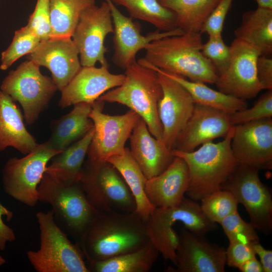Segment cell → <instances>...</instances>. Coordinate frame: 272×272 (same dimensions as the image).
Listing matches in <instances>:
<instances>
[{"label": "cell", "instance_id": "obj_1", "mask_svg": "<svg viewBox=\"0 0 272 272\" xmlns=\"http://www.w3.org/2000/svg\"><path fill=\"white\" fill-rule=\"evenodd\" d=\"M150 241L147 221L135 211L106 212L98 213L78 245L89 262L136 250Z\"/></svg>", "mask_w": 272, "mask_h": 272}, {"label": "cell", "instance_id": "obj_2", "mask_svg": "<svg viewBox=\"0 0 272 272\" xmlns=\"http://www.w3.org/2000/svg\"><path fill=\"white\" fill-rule=\"evenodd\" d=\"M202 44L200 33L167 36L150 43L143 58L160 70L190 81L216 84L218 74L202 54Z\"/></svg>", "mask_w": 272, "mask_h": 272}, {"label": "cell", "instance_id": "obj_3", "mask_svg": "<svg viewBox=\"0 0 272 272\" xmlns=\"http://www.w3.org/2000/svg\"><path fill=\"white\" fill-rule=\"evenodd\" d=\"M234 126L218 143H205L197 150L190 152L173 149L175 157L186 162L189 172V184L186 194L194 200L220 189L239 164L232 152L231 142Z\"/></svg>", "mask_w": 272, "mask_h": 272}, {"label": "cell", "instance_id": "obj_4", "mask_svg": "<svg viewBox=\"0 0 272 272\" xmlns=\"http://www.w3.org/2000/svg\"><path fill=\"white\" fill-rule=\"evenodd\" d=\"M125 71V77L122 84L108 91L98 99L126 106L145 121L153 136L162 141L163 128L158 104L163 91L157 72L138 61Z\"/></svg>", "mask_w": 272, "mask_h": 272}, {"label": "cell", "instance_id": "obj_5", "mask_svg": "<svg viewBox=\"0 0 272 272\" xmlns=\"http://www.w3.org/2000/svg\"><path fill=\"white\" fill-rule=\"evenodd\" d=\"M38 199L51 206L56 223L77 244L99 213L88 201L80 182L61 183L46 173L38 187Z\"/></svg>", "mask_w": 272, "mask_h": 272}, {"label": "cell", "instance_id": "obj_6", "mask_svg": "<svg viewBox=\"0 0 272 272\" xmlns=\"http://www.w3.org/2000/svg\"><path fill=\"white\" fill-rule=\"evenodd\" d=\"M40 231V247L27 252V258L37 272H90L84 255L77 244L55 222L52 210L36 214Z\"/></svg>", "mask_w": 272, "mask_h": 272}, {"label": "cell", "instance_id": "obj_7", "mask_svg": "<svg viewBox=\"0 0 272 272\" xmlns=\"http://www.w3.org/2000/svg\"><path fill=\"white\" fill-rule=\"evenodd\" d=\"M90 205L99 213L133 212L134 197L117 169L108 161L88 159L80 181Z\"/></svg>", "mask_w": 272, "mask_h": 272}, {"label": "cell", "instance_id": "obj_8", "mask_svg": "<svg viewBox=\"0 0 272 272\" xmlns=\"http://www.w3.org/2000/svg\"><path fill=\"white\" fill-rule=\"evenodd\" d=\"M0 88L21 104L29 125L37 120L58 90L52 79L42 75L40 66L30 60L9 72Z\"/></svg>", "mask_w": 272, "mask_h": 272}, {"label": "cell", "instance_id": "obj_9", "mask_svg": "<svg viewBox=\"0 0 272 272\" xmlns=\"http://www.w3.org/2000/svg\"><path fill=\"white\" fill-rule=\"evenodd\" d=\"M51 148L47 142L21 158L13 157L3 170V183L5 192L18 201L35 207L38 199V187L47 164L61 152Z\"/></svg>", "mask_w": 272, "mask_h": 272}, {"label": "cell", "instance_id": "obj_10", "mask_svg": "<svg viewBox=\"0 0 272 272\" xmlns=\"http://www.w3.org/2000/svg\"><path fill=\"white\" fill-rule=\"evenodd\" d=\"M255 168L239 164L220 189L230 191L247 212L255 229L268 235L272 231V196Z\"/></svg>", "mask_w": 272, "mask_h": 272}, {"label": "cell", "instance_id": "obj_11", "mask_svg": "<svg viewBox=\"0 0 272 272\" xmlns=\"http://www.w3.org/2000/svg\"><path fill=\"white\" fill-rule=\"evenodd\" d=\"M104 103L96 100L92 104L89 114L94 131L87 155L88 159L94 161H107L111 157L123 155L125 144L141 117L130 109L121 115L104 113Z\"/></svg>", "mask_w": 272, "mask_h": 272}, {"label": "cell", "instance_id": "obj_12", "mask_svg": "<svg viewBox=\"0 0 272 272\" xmlns=\"http://www.w3.org/2000/svg\"><path fill=\"white\" fill-rule=\"evenodd\" d=\"M113 32L110 8L105 0L99 6H91L82 12L72 37L82 66H95L97 62L109 66L104 43L106 37Z\"/></svg>", "mask_w": 272, "mask_h": 272}, {"label": "cell", "instance_id": "obj_13", "mask_svg": "<svg viewBox=\"0 0 272 272\" xmlns=\"http://www.w3.org/2000/svg\"><path fill=\"white\" fill-rule=\"evenodd\" d=\"M230 47L229 64L218 75L215 84L219 91L225 94L245 100L254 98L263 90L256 69L261 54L254 47L236 38Z\"/></svg>", "mask_w": 272, "mask_h": 272}, {"label": "cell", "instance_id": "obj_14", "mask_svg": "<svg viewBox=\"0 0 272 272\" xmlns=\"http://www.w3.org/2000/svg\"><path fill=\"white\" fill-rule=\"evenodd\" d=\"M138 62L158 73L163 95L158 104V113L163 128L162 141L173 149L176 140L190 117L195 103L181 84L164 74L143 58Z\"/></svg>", "mask_w": 272, "mask_h": 272}, {"label": "cell", "instance_id": "obj_15", "mask_svg": "<svg viewBox=\"0 0 272 272\" xmlns=\"http://www.w3.org/2000/svg\"><path fill=\"white\" fill-rule=\"evenodd\" d=\"M181 222L191 232L201 236L218 227L204 215L197 201L184 197L177 206L171 208H155L147 220L148 234L153 243L166 241L176 235L173 226Z\"/></svg>", "mask_w": 272, "mask_h": 272}, {"label": "cell", "instance_id": "obj_16", "mask_svg": "<svg viewBox=\"0 0 272 272\" xmlns=\"http://www.w3.org/2000/svg\"><path fill=\"white\" fill-rule=\"evenodd\" d=\"M231 147L239 164L258 170L271 169V118L234 125Z\"/></svg>", "mask_w": 272, "mask_h": 272}, {"label": "cell", "instance_id": "obj_17", "mask_svg": "<svg viewBox=\"0 0 272 272\" xmlns=\"http://www.w3.org/2000/svg\"><path fill=\"white\" fill-rule=\"evenodd\" d=\"M108 4L112 19L114 53L112 61L120 68L125 70L136 62L138 52L145 49L151 42L165 37L179 35L184 32L179 28L168 31H157L144 36L140 27L131 18L124 15L111 0H105Z\"/></svg>", "mask_w": 272, "mask_h": 272}, {"label": "cell", "instance_id": "obj_18", "mask_svg": "<svg viewBox=\"0 0 272 272\" xmlns=\"http://www.w3.org/2000/svg\"><path fill=\"white\" fill-rule=\"evenodd\" d=\"M176 272H225L226 249L210 242L205 236L194 234L184 226L180 229Z\"/></svg>", "mask_w": 272, "mask_h": 272}, {"label": "cell", "instance_id": "obj_19", "mask_svg": "<svg viewBox=\"0 0 272 272\" xmlns=\"http://www.w3.org/2000/svg\"><path fill=\"white\" fill-rule=\"evenodd\" d=\"M233 126L229 114L195 103L192 114L179 133L173 149L192 152L205 143L225 137Z\"/></svg>", "mask_w": 272, "mask_h": 272}, {"label": "cell", "instance_id": "obj_20", "mask_svg": "<svg viewBox=\"0 0 272 272\" xmlns=\"http://www.w3.org/2000/svg\"><path fill=\"white\" fill-rule=\"evenodd\" d=\"M28 60L47 67L61 91L81 67L79 51L72 38H50L41 41L36 49L27 55Z\"/></svg>", "mask_w": 272, "mask_h": 272}, {"label": "cell", "instance_id": "obj_21", "mask_svg": "<svg viewBox=\"0 0 272 272\" xmlns=\"http://www.w3.org/2000/svg\"><path fill=\"white\" fill-rule=\"evenodd\" d=\"M125 74L110 73L109 67L81 66L61 91L59 106L64 108L79 103H93L108 91L122 84Z\"/></svg>", "mask_w": 272, "mask_h": 272}, {"label": "cell", "instance_id": "obj_22", "mask_svg": "<svg viewBox=\"0 0 272 272\" xmlns=\"http://www.w3.org/2000/svg\"><path fill=\"white\" fill-rule=\"evenodd\" d=\"M129 139L130 153L147 179L162 173L175 157L173 149L152 135L141 117Z\"/></svg>", "mask_w": 272, "mask_h": 272}, {"label": "cell", "instance_id": "obj_23", "mask_svg": "<svg viewBox=\"0 0 272 272\" xmlns=\"http://www.w3.org/2000/svg\"><path fill=\"white\" fill-rule=\"evenodd\" d=\"M189 172L185 161L175 157L161 174L147 179L146 196L155 208H171L178 205L184 197L189 184Z\"/></svg>", "mask_w": 272, "mask_h": 272}, {"label": "cell", "instance_id": "obj_24", "mask_svg": "<svg viewBox=\"0 0 272 272\" xmlns=\"http://www.w3.org/2000/svg\"><path fill=\"white\" fill-rule=\"evenodd\" d=\"M23 116L15 101L0 90V152L12 147L26 155L38 146L27 130Z\"/></svg>", "mask_w": 272, "mask_h": 272}, {"label": "cell", "instance_id": "obj_25", "mask_svg": "<svg viewBox=\"0 0 272 272\" xmlns=\"http://www.w3.org/2000/svg\"><path fill=\"white\" fill-rule=\"evenodd\" d=\"M92 104H75L71 111L51 123V133L47 141L51 148L62 151L94 127L89 117Z\"/></svg>", "mask_w": 272, "mask_h": 272}, {"label": "cell", "instance_id": "obj_26", "mask_svg": "<svg viewBox=\"0 0 272 272\" xmlns=\"http://www.w3.org/2000/svg\"><path fill=\"white\" fill-rule=\"evenodd\" d=\"M94 131L93 127L81 139L52 157L45 173L61 183L73 184L80 182L85 159Z\"/></svg>", "mask_w": 272, "mask_h": 272}, {"label": "cell", "instance_id": "obj_27", "mask_svg": "<svg viewBox=\"0 0 272 272\" xmlns=\"http://www.w3.org/2000/svg\"><path fill=\"white\" fill-rule=\"evenodd\" d=\"M235 38L254 47L261 55L272 53V10L257 7L245 12L234 30Z\"/></svg>", "mask_w": 272, "mask_h": 272}, {"label": "cell", "instance_id": "obj_28", "mask_svg": "<svg viewBox=\"0 0 272 272\" xmlns=\"http://www.w3.org/2000/svg\"><path fill=\"white\" fill-rule=\"evenodd\" d=\"M159 253L150 241L136 250L104 260L89 262L87 266L90 272H147L152 267Z\"/></svg>", "mask_w": 272, "mask_h": 272}, {"label": "cell", "instance_id": "obj_29", "mask_svg": "<svg viewBox=\"0 0 272 272\" xmlns=\"http://www.w3.org/2000/svg\"><path fill=\"white\" fill-rule=\"evenodd\" d=\"M107 161L120 173L135 199V212L147 221L155 208L149 202L145 193L147 179L131 156L129 148L125 147L123 155L111 157Z\"/></svg>", "mask_w": 272, "mask_h": 272}, {"label": "cell", "instance_id": "obj_30", "mask_svg": "<svg viewBox=\"0 0 272 272\" xmlns=\"http://www.w3.org/2000/svg\"><path fill=\"white\" fill-rule=\"evenodd\" d=\"M159 70L185 88L195 103L214 108L228 114L247 107L245 100L214 90L205 83L191 81L181 76Z\"/></svg>", "mask_w": 272, "mask_h": 272}, {"label": "cell", "instance_id": "obj_31", "mask_svg": "<svg viewBox=\"0 0 272 272\" xmlns=\"http://www.w3.org/2000/svg\"><path fill=\"white\" fill-rule=\"evenodd\" d=\"M172 11L177 28L184 33H197L221 0H158Z\"/></svg>", "mask_w": 272, "mask_h": 272}, {"label": "cell", "instance_id": "obj_32", "mask_svg": "<svg viewBox=\"0 0 272 272\" xmlns=\"http://www.w3.org/2000/svg\"><path fill=\"white\" fill-rule=\"evenodd\" d=\"M94 5L95 0H50V38H72L81 14Z\"/></svg>", "mask_w": 272, "mask_h": 272}, {"label": "cell", "instance_id": "obj_33", "mask_svg": "<svg viewBox=\"0 0 272 272\" xmlns=\"http://www.w3.org/2000/svg\"><path fill=\"white\" fill-rule=\"evenodd\" d=\"M124 7L131 18L154 26L159 31H168L177 28L174 13L158 0H111Z\"/></svg>", "mask_w": 272, "mask_h": 272}, {"label": "cell", "instance_id": "obj_34", "mask_svg": "<svg viewBox=\"0 0 272 272\" xmlns=\"http://www.w3.org/2000/svg\"><path fill=\"white\" fill-rule=\"evenodd\" d=\"M201 209L206 217L214 223L238 211L239 203L229 191L220 189L200 199Z\"/></svg>", "mask_w": 272, "mask_h": 272}, {"label": "cell", "instance_id": "obj_35", "mask_svg": "<svg viewBox=\"0 0 272 272\" xmlns=\"http://www.w3.org/2000/svg\"><path fill=\"white\" fill-rule=\"evenodd\" d=\"M40 42L26 25L16 31L11 44L2 53L0 69L7 70L21 57L33 52Z\"/></svg>", "mask_w": 272, "mask_h": 272}, {"label": "cell", "instance_id": "obj_36", "mask_svg": "<svg viewBox=\"0 0 272 272\" xmlns=\"http://www.w3.org/2000/svg\"><path fill=\"white\" fill-rule=\"evenodd\" d=\"M219 224L229 242L250 244L259 242L257 231L250 222L243 220L238 211L224 218Z\"/></svg>", "mask_w": 272, "mask_h": 272}, {"label": "cell", "instance_id": "obj_37", "mask_svg": "<svg viewBox=\"0 0 272 272\" xmlns=\"http://www.w3.org/2000/svg\"><path fill=\"white\" fill-rule=\"evenodd\" d=\"M272 117V89L261 95L250 108L238 110L229 114L231 124H238L270 118Z\"/></svg>", "mask_w": 272, "mask_h": 272}, {"label": "cell", "instance_id": "obj_38", "mask_svg": "<svg viewBox=\"0 0 272 272\" xmlns=\"http://www.w3.org/2000/svg\"><path fill=\"white\" fill-rule=\"evenodd\" d=\"M201 51L217 70L218 75L227 67L230 59V47L224 42L222 35H209L203 43Z\"/></svg>", "mask_w": 272, "mask_h": 272}, {"label": "cell", "instance_id": "obj_39", "mask_svg": "<svg viewBox=\"0 0 272 272\" xmlns=\"http://www.w3.org/2000/svg\"><path fill=\"white\" fill-rule=\"evenodd\" d=\"M26 26L41 40L48 39L51 34L50 0H37L33 12Z\"/></svg>", "mask_w": 272, "mask_h": 272}, {"label": "cell", "instance_id": "obj_40", "mask_svg": "<svg viewBox=\"0 0 272 272\" xmlns=\"http://www.w3.org/2000/svg\"><path fill=\"white\" fill-rule=\"evenodd\" d=\"M233 0H221L204 23L200 33L222 35L224 23Z\"/></svg>", "mask_w": 272, "mask_h": 272}, {"label": "cell", "instance_id": "obj_41", "mask_svg": "<svg viewBox=\"0 0 272 272\" xmlns=\"http://www.w3.org/2000/svg\"><path fill=\"white\" fill-rule=\"evenodd\" d=\"M253 244L238 242H229L226 249V264L238 268L247 260L256 256Z\"/></svg>", "mask_w": 272, "mask_h": 272}, {"label": "cell", "instance_id": "obj_42", "mask_svg": "<svg viewBox=\"0 0 272 272\" xmlns=\"http://www.w3.org/2000/svg\"><path fill=\"white\" fill-rule=\"evenodd\" d=\"M13 213L9 210L0 202V250L4 251L8 242H13L16 240V237L13 229L6 225L3 217L10 221L13 217Z\"/></svg>", "mask_w": 272, "mask_h": 272}, {"label": "cell", "instance_id": "obj_43", "mask_svg": "<svg viewBox=\"0 0 272 272\" xmlns=\"http://www.w3.org/2000/svg\"><path fill=\"white\" fill-rule=\"evenodd\" d=\"M257 75L263 89H272V59L270 56L260 55L257 61Z\"/></svg>", "mask_w": 272, "mask_h": 272}, {"label": "cell", "instance_id": "obj_44", "mask_svg": "<svg viewBox=\"0 0 272 272\" xmlns=\"http://www.w3.org/2000/svg\"><path fill=\"white\" fill-rule=\"evenodd\" d=\"M255 254L259 257L263 272L272 271V250L265 249L259 242L252 245Z\"/></svg>", "mask_w": 272, "mask_h": 272}, {"label": "cell", "instance_id": "obj_45", "mask_svg": "<svg viewBox=\"0 0 272 272\" xmlns=\"http://www.w3.org/2000/svg\"><path fill=\"white\" fill-rule=\"evenodd\" d=\"M238 268L241 272H263L262 265L256 256L247 260Z\"/></svg>", "mask_w": 272, "mask_h": 272}, {"label": "cell", "instance_id": "obj_46", "mask_svg": "<svg viewBox=\"0 0 272 272\" xmlns=\"http://www.w3.org/2000/svg\"><path fill=\"white\" fill-rule=\"evenodd\" d=\"M258 8L272 10V0H255Z\"/></svg>", "mask_w": 272, "mask_h": 272}, {"label": "cell", "instance_id": "obj_47", "mask_svg": "<svg viewBox=\"0 0 272 272\" xmlns=\"http://www.w3.org/2000/svg\"><path fill=\"white\" fill-rule=\"evenodd\" d=\"M6 263V260L5 258L0 255V266L3 265Z\"/></svg>", "mask_w": 272, "mask_h": 272}]
</instances>
